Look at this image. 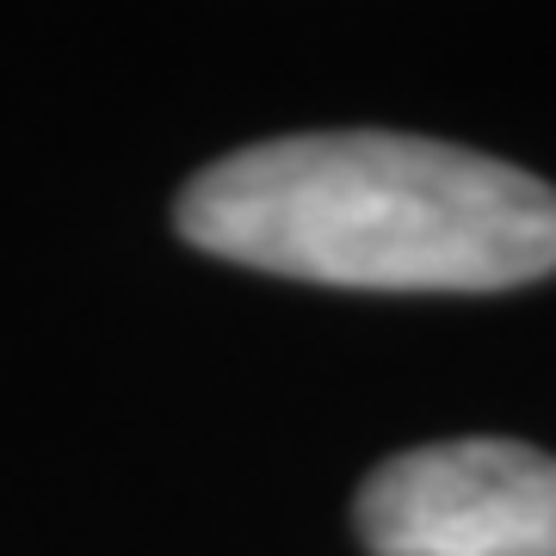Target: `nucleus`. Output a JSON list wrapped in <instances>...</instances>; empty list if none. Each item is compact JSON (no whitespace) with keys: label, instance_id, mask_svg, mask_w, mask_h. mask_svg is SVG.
I'll list each match as a JSON object with an SVG mask.
<instances>
[{"label":"nucleus","instance_id":"obj_1","mask_svg":"<svg viewBox=\"0 0 556 556\" xmlns=\"http://www.w3.org/2000/svg\"><path fill=\"white\" fill-rule=\"evenodd\" d=\"M179 236L340 291H514L556 266V192L495 155L396 130H316L211 161Z\"/></svg>","mask_w":556,"mask_h":556},{"label":"nucleus","instance_id":"obj_2","mask_svg":"<svg viewBox=\"0 0 556 556\" xmlns=\"http://www.w3.org/2000/svg\"><path fill=\"white\" fill-rule=\"evenodd\" d=\"M378 556H556V457L514 439H452L378 464L358 489Z\"/></svg>","mask_w":556,"mask_h":556}]
</instances>
